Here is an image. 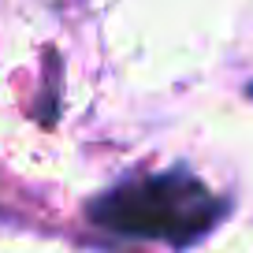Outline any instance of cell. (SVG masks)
Here are the masks:
<instances>
[{
    "instance_id": "1",
    "label": "cell",
    "mask_w": 253,
    "mask_h": 253,
    "mask_svg": "<svg viewBox=\"0 0 253 253\" xmlns=\"http://www.w3.org/2000/svg\"><path fill=\"white\" fill-rule=\"evenodd\" d=\"M223 201L190 171L138 175L89 205V220L126 238H160L190 246L220 223Z\"/></svg>"
}]
</instances>
